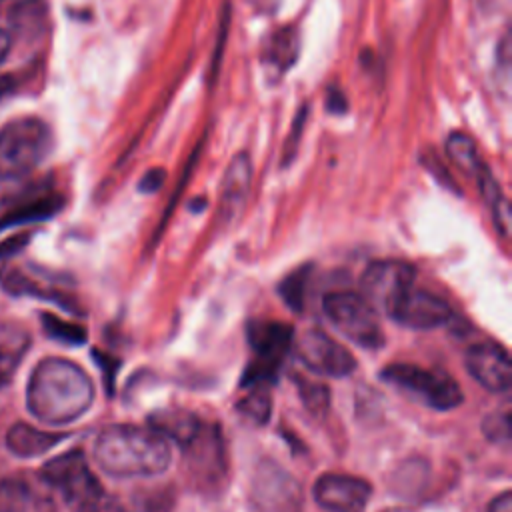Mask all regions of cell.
I'll return each instance as SVG.
<instances>
[{
  "label": "cell",
  "instance_id": "6da1fadb",
  "mask_svg": "<svg viewBox=\"0 0 512 512\" xmlns=\"http://www.w3.org/2000/svg\"><path fill=\"white\" fill-rule=\"evenodd\" d=\"M94 402V384L76 362L44 358L30 374L26 388L28 412L52 426L78 420Z\"/></svg>",
  "mask_w": 512,
  "mask_h": 512
},
{
  "label": "cell",
  "instance_id": "7a4b0ae2",
  "mask_svg": "<svg viewBox=\"0 0 512 512\" xmlns=\"http://www.w3.org/2000/svg\"><path fill=\"white\" fill-rule=\"evenodd\" d=\"M94 460L114 478H150L170 466L172 450L150 424H112L96 436Z\"/></svg>",
  "mask_w": 512,
  "mask_h": 512
},
{
  "label": "cell",
  "instance_id": "3957f363",
  "mask_svg": "<svg viewBox=\"0 0 512 512\" xmlns=\"http://www.w3.org/2000/svg\"><path fill=\"white\" fill-rule=\"evenodd\" d=\"M40 478L52 486L74 512H118L80 450H70L48 460L40 470Z\"/></svg>",
  "mask_w": 512,
  "mask_h": 512
},
{
  "label": "cell",
  "instance_id": "277c9868",
  "mask_svg": "<svg viewBox=\"0 0 512 512\" xmlns=\"http://www.w3.org/2000/svg\"><path fill=\"white\" fill-rule=\"evenodd\" d=\"M52 150V130L36 116L14 118L0 128V180L28 176Z\"/></svg>",
  "mask_w": 512,
  "mask_h": 512
},
{
  "label": "cell",
  "instance_id": "5b68a950",
  "mask_svg": "<svg viewBox=\"0 0 512 512\" xmlns=\"http://www.w3.org/2000/svg\"><path fill=\"white\" fill-rule=\"evenodd\" d=\"M380 378L404 396L432 410H452L464 400L460 384L450 374L428 370L416 364H388L380 372Z\"/></svg>",
  "mask_w": 512,
  "mask_h": 512
},
{
  "label": "cell",
  "instance_id": "8992f818",
  "mask_svg": "<svg viewBox=\"0 0 512 512\" xmlns=\"http://www.w3.org/2000/svg\"><path fill=\"white\" fill-rule=\"evenodd\" d=\"M322 308L336 330L354 344L370 350H376L384 344V332L378 314L364 296L348 290L330 292L324 296Z\"/></svg>",
  "mask_w": 512,
  "mask_h": 512
},
{
  "label": "cell",
  "instance_id": "52a82bcc",
  "mask_svg": "<svg viewBox=\"0 0 512 512\" xmlns=\"http://www.w3.org/2000/svg\"><path fill=\"white\" fill-rule=\"evenodd\" d=\"M248 342L254 352L244 372L242 386L268 384L276 380L278 370L292 344V326L276 320H256L248 326Z\"/></svg>",
  "mask_w": 512,
  "mask_h": 512
},
{
  "label": "cell",
  "instance_id": "ba28073f",
  "mask_svg": "<svg viewBox=\"0 0 512 512\" xmlns=\"http://www.w3.org/2000/svg\"><path fill=\"white\" fill-rule=\"evenodd\" d=\"M182 450L186 454V468L194 486L206 492L220 490L228 474L226 444L220 430L204 422Z\"/></svg>",
  "mask_w": 512,
  "mask_h": 512
},
{
  "label": "cell",
  "instance_id": "9c48e42d",
  "mask_svg": "<svg viewBox=\"0 0 512 512\" xmlns=\"http://www.w3.org/2000/svg\"><path fill=\"white\" fill-rule=\"evenodd\" d=\"M250 496L258 512H302L300 482L274 460H262L252 476Z\"/></svg>",
  "mask_w": 512,
  "mask_h": 512
},
{
  "label": "cell",
  "instance_id": "30bf717a",
  "mask_svg": "<svg viewBox=\"0 0 512 512\" xmlns=\"http://www.w3.org/2000/svg\"><path fill=\"white\" fill-rule=\"evenodd\" d=\"M384 314L404 328L432 330L452 318V308L440 296L410 282L394 296Z\"/></svg>",
  "mask_w": 512,
  "mask_h": 512
},
{
  "label": "cell",
  "instance_id": "8fae6325",
  "mask_svg": "<svg viewBox=\"0 0 512 512\" xmlns=\"http://www.w3.org/2000/svg\"><path fill=\"white\" fill-rule=\"evenodd\" d=\"M300 362L314 374L344 378L356 370L352 352L320 328H310L296 344Z\"/></svg>",
  "mask_w": 512,
  "mask_h": 512
},
{
  "label": "cell",
  "instance_id": "7c38bea8",
  "mask_svg": "<svg viewBox=\"0 0 512 512\" xmlns=\"http://www.w3.org/2000/svg\"><path fill=\"white\" fill-rule=\"evenodd\" d=\"M312 496L326 512H364L372 486L358 476L328 472L314 482Z\"/></svg>",
  "mask_w": 512,
  "mask_h": 512
},
{
  "label": "cell",
  "instance_id": "4fadbf2b",
  "mask_svg": "<svg viewBox=\"0 0 512 512\" xmlns=\"http://www.w3.org/2000/svg\"><path fill=\"white\" fill-rule=\"evenodd\" d=\"M416 270L408 262L378 260L372 262L362 274V292L374 310L386 312L394 296L414 282Z\"/></svg>",
  "mask_w": 512,
  "mask_h": 512
},
{
  "label": "cell",
  "instance_id": "5bb4252c",
  "mask_svg": "<svg viewBox=\"0 0 512 512\" xmlns=\"http://www.w3.org/2000/svg\"><path fill=\"white\" fill-rule=\"evenodd\" d=\"M466 370L490 392L502 394L510 390L512 372L506 348L494 342H478L466 350Z\"/></svg>",
  "mask_w": 512,
  "mask_h": 512
},
{
  "label": "cell",
  "instance_id": "9a60e30c",
  "mask_svg": "<svg viewBox=\"0 0 512 512\" xmlns=\"http://www.w3.org/2000/svg\"><path fill=\"white\" fill-rule=\"evenodd\" d=\"M252 184V162L246 152L236 154L224 170L220 192V214L224 220H234L248 198Z\"/></svg>",
  "mask_w": 512,
  "mask_h": 512
},
{
  "label": "cell",
  "instance_id": "2e32d148",
  "mask_svg": "<svg viewBox=\"0 0 512 512\" xmlns=\"http://www.w3.org/2000/svg\"><path fill=\"white\" fill-rule=\"evenodd\" d=\"M42 280V278H40ZM36 276L24 272L22 268H16L12 264L0 266V288L10 296H26V298H40L54 302L66 310H74V304L68 300L66 294L60 290L40 282Z\"/></svg>",
  "mask_w": 512,
  "mask_h": 512
},
{
  "label": "cell",
  "instance_id": "e0dca14e",
  "mask_svg": "<svg viewBox=\"0 0 512 512\" xmlns=\"http://www.w3.org/2000/svg\"><path fill=\"white\" fill-rule=\"evenodd\" d=\"M62 438H66V434L40 430L26 422H16L6 432V446L18 458H34L52 450Z\"/></svg>",
  "mask_w": 512,
  "mask_h": 512
},
{
  "label": "cell",
  "instance_id": "ac0fdd59",
  "mask_svg": "<svg viewBox=\"0 0 512 512\" xmlns=\"http://www.w3.org/2000/svg\"><path fill=\"white\" fill-rule=\"evenodd\" d=\"M30 348V334L12 322H0V386L12 380L20 360Z\"/></svg>",
  "mask_w": 512,
  "mask_h": 512
},
{
  "label": "cell",
  "instance_id": "d6986e66",
  "mask_svg": "<svg viewBox=\"0 0 512 512\" xmlns=\"http://www.w3.org/2000/svg\"><path fill=\"white\" fill-rule=\"evenodd\" d=\"M204 422L188 410H160L150 416V426L166 440H174L180 448L200 430Z\"/></svg>",
  "mask_w": 512,
  "mask_h": 512
},
{
  "label": "cell",
  "instance_id": "ffe728a7",
  "mask_svg": "<svg viewBox=\"0 0 512 512\" xmlns=\"http://www.w3.org/2000/svg\"><path fill=\"white\" fill-rule=\"evenodd\" d=\"M62 196L58 194H46V196H38L34 200H28L20 206H16L14 210H10L8 214H4L0 218V232L4 228H12L18 224H28V222H38V220H46L52 218L60 208H62Z\"/></svg>",
  "mask_w": 512,
  "mask_h": 512
},
{
  "label": "cell",
  "instance_id": "44dd1931",
  "mask_svg": "<svg viewBox=\"0 0 512 512\" xmlns=\"http://www.w3.org/2000/svg\"><path fill=\"white\" fill-rule=\"evenodd\" d=\"M300 54V38L294 28H280L270 36V42L266 44V62L272 68L288 70L296 62Z\"/></svg>",
  "mask_w": 512,
  "mask_h": 512
},
{
  "label": "cell",
  "instance_id": "7402d4cb",
  "mask_svg": "<svg viewBox=\"0 0 512 512\" xmlns=\"http://www.w3.org/2000/svg\"><path fill=\"white\" fill-rule=\"evenodd\" d=\"M446 154L448 158L460 168L464 170L468 176H476L480 172V168L484 166L482 158L478 156V150H476V144L474 140L464 134V132H450L448 138H446Z\"/></svg>",
  "mask_w": 512,
  "mask_h": 512
},
{
  "label": "cell",
  "instance_id": "603a6c76",
  "mask_svg": "<svg viewBox=\"0 0 512 512\" xmlns=\"http://www.w3.org/2000/svg\"><path fill=\"white\" fill-rule=\"evenodd\" d=\"M248 392L238 400L236 410L242 418L256 426H264L272 414V396L268 384H252L246 386Z\"/></svg>",
  "mask_w": 512,
  "mask_h": 512
},
{
  "label": "cell",
  "instance_id": "cb8c5ba5",
  "mask_svg": "<svg viewBox=\"0 0 512 512\" xmlns=\"http://www.w3.org/2000/svg\"><path fill=\"white\" fill-rule=\"evenodd\" d=\"M34 496L30 486L20 478L0 480V512H30Z\"/></svg>",
  "mask_w": 512,
  "mask_h": 512
},
{
  "label": "cell",
  "instance_id": "d4e9b609",
  "mask_svg": "<svg viewBox=\"0 0 512 512\" xmlns=\"http://www.w3.org/2000/svg\"><path fill=\"white\" fill-rule=\"evenodd\" d=\"M40 320H42L44 332L58 342H64L70 346H78V344L86 342V330L78 324H72V322H68L56 314H50V312H44Z\"/></svg>",
  "mask_w": 512,
  "mask_h": 512
},
{
  "label": "cell",
  "instance_id": "484cf974",
  "mask_svg": "<svg viewBox=\"0 0 512 512\" xmlns=\"http://www.w3.org/2000/svg\"><path fill=\"white\" fill-rule=\"evenodd\" d=\"M296 388H298V394H300V400L304 402V408L314 414V416H324L328 406H330V394H328V388L320 382H312L308 378H302L298 376L296 378Z\"/></svg>",
  "mask_w": 512,
  "mask_h": 512
},
{
  "label": "cell",
  "instance_id": "4316f807",
  "mask_svg": "<svg viewBox=\"0 0 512 512\" xmlns=\"http://www.w3.org/2000/svg\"><path fill=\"white\" fill-rule=\"evenodd\" d=\"M308 274H310V266H300L290 276H286L284 282L280 284L282 300L296 312L302 308V302H304V288L308 282Z\"/></svg>",
  "mask_w": 512,
  "mask_h": 512
},
{
  "label": "cell",
  "instance_id": "83f0119b",
  "mask_svg": "<svg viewBox=\"0 0 512 512\" xmlns=\"http://www.w3.org/2000/svg\"><path fill=\"white\" fill-rule=\"evenodd\" d=\"M484 432L494 442H508L510 438V418L508 410L494 412L484 420Z\"/></svg>",
  "mask_w": 512,
  "mask_h": 512
},
{
  "label": "cell",
  "instance_id": "f1b7e54d",
  "mask_svg": "<svg viewBox=\"0 0 512 512\" xmlns=\"http://www.w3.org/2000/svg\"><path fill=\"white\" fill-rule=\"evenodd\" d=\"M306 118H308V106L300 108L298 114H296V118H294V122H292V130H290V134H288V138H286V146H284V150H286V154H284V164L290 162V158L294 156V152H296V148H298V142H300V136H302Z\"/></svg>",
  "mask_w": 512,
  "mask_h": 512
},
{
  "label": "cell",
  "instance_id": "f546056e",
  "mask_svg": "<svg viewBox=\"0 0 512 512\" xmlns=\"http://www.w3.org/2000/svg\"><path fill=\"white\" fill-rule=\"evenodd\" d=\"M28 240H30V234H14V236L2 240L0 242V262L16 256L28 244Z\"/></svg>",
  "mask_w": 512,
  "mask_h": 512
},
{
  "label": "cell",
  "instance_id": "4dcf8cb0",
  "mask_svg": "<svg viewBox=\"0 0 512 512\" xmlns=\"http://www.w3.org/2000/svg\"><path fill=\"white\" fill-rule=\"evenodd\" d=\"M164 176H166V172L162 170V168H150L144 176H142V180H140V184H138V190L140 192H156L160 186H162V182H164Z\"/></svg>",
  "mask_w": 512,
  "mask_h": 512
},
{
  "label": "cell",
  "instance_id": "1f68e13d",
  "mask_svg": "<svg viewBox=\"0 0 512 512\" xmlns=\"http://www.w3.org/2000/svg\"><path fill=\"white\" fill-rule=\"evenodd\" d=\"M326 106H328V110L334 112V114H344L346 108H348V102H346V98H344V94H342L340 90H334V88H332V90L328 92Z\"/></svg>",
  "mask_w": 512,
  "mask_h": 512
},
{
  "label": "cell",
  "instance_id": "d6a6232c",
  "mask_svg": "<svg viewBox=\"0 0 512 512\" xmlns=\"http://www.w3.org/2000/svg\"><path fill=\"white\" fill-rule=\"evenodd\" d=\"M488 512H512V492L504 490L502 494H498L488 504Z\"/></svg>",
  "mask_w": 512,
  "mask_h": 512
},
{
  "label": "cell",
  "instance_id": "836d02e7",
  "mask_svg": "<svg viewBox=\"0 0 512 512\" xmlns=\"http://www.w3.org/2000/svg\"><path fill=\"white\" fill-rule=\"evenodd\" d=\"M14 92V78L12 76H0V104Z\"/></svg>",
  "mask_w": 512,
  "mask_h": 512
},
{
  "label": "cell",
  "instance_id": "e575fe53",
  "mask_svg": "<svg viewBox=\"0 0 512 512\" xmlns=\"http://www.w3.org/2000/svg\"><path fill=\"white\" fill-rule=\"evenodd\" d=\"M8 50H10V34L4 28H0V64L8 56Z\"/></svg>",
  "mask_w": 512,
  "mask_h": 512
},
{
  "label": "cell",
  "instance_id": "d590c367",
  "mask_svg": "<svg viewBox=\"0 0 512 512\" xmlns=\"http://www.w3.org/2000/svg\"><path fill=\"white\" fill-rule=\"evenodd\" d=\"M0 2H2V0H0Z\"/></svg>",
  "mask_w": 512,
  "mask_h": 512
}]
</instances>
